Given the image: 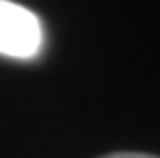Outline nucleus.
I'll return each instance as SVG.
<instances>
[{
	"label": "nucleus",
	"mask_w": 160,
	"mask_h": 158,
	"mask_svg": "<svg viewBox=\"0 0 160 158\" xmlns=\"http://www.w3.org/2000/svg\"><path fill=\"white\" fill-rule=\"evenodd\" d=\"M43 27L33 10L12 0H0V56L33 60L43 49Z\"/></svg>",
	"instance_id": "f257e3e1"
},
{
	"label": "nucleus",
	"mask_w": 160,
	"mask_h": 158,
	"mask_svg": "<svg viewBox=\"0 0 160 158\" xmlns=\"http://www.w3.org/2000/svg\"><path fill=\"white\" fill-rule=\"evenodd\" d=\"M101 158H160V156L144 154V152H113V154H107V156H101Z\"/></svg>",
	"instance_id": "f03ea898"
}]
</instances>
